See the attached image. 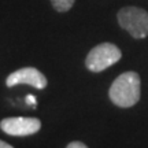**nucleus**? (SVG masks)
I'll return each instance as SVG.
<instances>
[{
    "label": "nucleus",
    "instance_id": "nucleus-9",
    "mask_svg": "<svg viewBox=\"0 0 148 148\" xmlns=\"http://www.w3.org/2000/svg\"><path fill=\"white\" fill-rule=\"evenodd\" d=\"M0 148H12V145L8 143H5L3 140H0Z\"/></svg>",
    "mask_w": 148,
    "mask_h": 148
},
{
    "label": "nucleus",
    "instance_id": "nucleus-4",
    "mask_svg": "<svg viewBox=\"0 0 148 148\" xmlns=\"http://www.w3.org/2000/svg\"><path fill=\"white\" fill-rule=\"evenodd\" d=\"M0 129L10 136H30L41 129V121L29 116H10L0 122Z\"/></svg>",
    "mask_w": 148,
    "mask_h": 148
},
{
    "label": "nucleus",
    "instance_id": "nucleus-5",
    "mask_svg": "<svg viewBox=\"0 0 148 148\" xmlns=\"http://www.w3.org/2000/svg\"><path fill=\"white\" fill-rule=\"evenodd\" d=\"M19 84L32 85L37 89H44L47 86V78L36 67H22V69L15 70L14 73H11L5 79V85L8 88Z\"/></svg>",
    "mask_w": 148,
    "mask_h": 148
},
{
    "label": "nucleus",
    "instance_id": "nucleus-1",
    "mask_svg": "<svg viewBox=\"0 0 148 148\" xmlns=\"http://www.w3.org/2000/svg\"><path fill=\"white\" fill-rule=\"evenodd\" d=\"M111 101L118 107H133L141 96V81L136 71H126L114 79L108 90Z\"/></svg>",
    "mask_w": 148,
    "mask_h": 148
},
{
    "label": "nucleus",
    "instance_id": "nucleus-2",
    "mask_svg": "<svg viewBox=\"0 0 148 148\" xmlns=\"http://www.w3.org/2000/svg\"><path fill=\"white\" fill-rule=\"evenodd\" d=\"M118 23L134 38L148 36V12L138 7H123L116 14Z\"/></svg>",
    "mask_w": 148,
    "mask_h": 148
},
{
    "label": "nucleus",
    "instance_id": "nucleus-7",
    "mask_svg": "<svg viewBox=\"0 0 148 148\" xmlns=\"http://www.w3.org/2000/svg\"><path fill=\"white\" fill-rule=\"evenodd\" d=\"M67 148H86V144L81 143V141H73V143L67 144Z\"/></svg>",
    "mask_w": 148,
    "mask_h": 148
},
{
    "label": "nucleus",
    "instance_id": "nucleus-8",
    "mask_svg": "<svg viewBox=\"0 0 148 148\" xmlns=\"http://www.w3.org/2000/svg\"><path fill=\"white\" fill-rule=\"evenodd\" d=\"M26 103L27 104H30V106H36V97L32 95L26 96Z\"/></svg>",
    "mask_w": 148,
    "mask_h": 148
},
{
    "label": "nucleus",
    "instance_id": "nucleus-3",
    "mask_svg": "<svg viewBox=\"0 0 148 148\" xmlns=\"http://www.w3.org/2000/svg\"><path fill=\"white\" fill-rule=\"evenodd\" d=\"M122 58L121 49L112 42H101L93 47L86 55L85 66L93 73H100L115 64Z\"/></svg>",
    "mask_w": 148,
    "mask_h": 148
},
{
    "label": "nucleus",
    "instance_id": "nucleus-6",
    "mask_svg": "<svg viewBox=\"0 0 148 148\" xmlns=\"http://www.w3.org/2000/svg\"><path fill=\"white\" fill-rule=\"evenodd\" d=\"M75 0H51V4L59 12H66L73 7Z\"/></svg>",
    "mask_w": 148,
    "mask_h": 148
}]
</instances>
